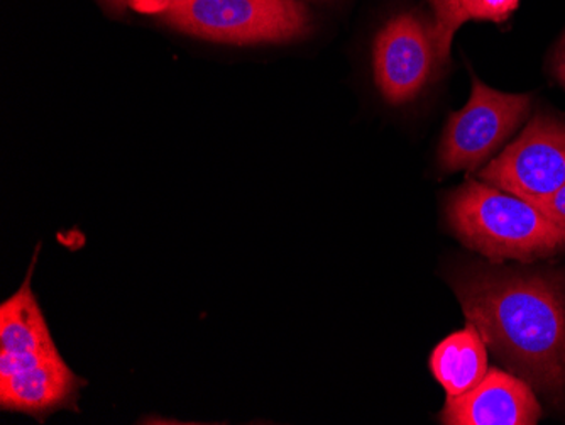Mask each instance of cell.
I'll list each match as a JSON object with an SVG mask.
<instances>
[{"mask_svg": "<svg viewBox=\"0 0 565 425\" xmlns=\"http://www.w3.org/2000/svg\"><path fill=\"white\" fill-rule=\"evenodd\" d=\"M468 323L526 383L565 392V280L544 272L472 266L454 273Z\"/></svg>", "mask_w": 565, "mask_h": 425, "instance_id": "obj_1", "label": "cell"}, {"mask_svg": "<svg viewBox=\"0 0 565 425\" xmlns=\"http://www.w3.org/2000/svg\"><path fill=\"white\" fill-rule=\"evenodd\" d=\"M33 266L0 307V407L44 418L76 408L85 382L70 370L51 338L31 290Z\"/></svg>", "mask_w": 565, "mask_h": 425, "instance_id": "obj_2", "label": "cell"}, {"mask_svg": "<svg viewBox=\"0 0 565 425\" xmlns=\"http://www.w3.org/2000/svg\"><path fill=\"white\" fill-rule=\"evenodd\" d=\"M447 219L462 243L491 262H532L565 249V231L535 205L490 183L469 180L447 202Z\"/></svg>", "mask_w": 565, "mask_h": 425, "instance_id": "obj_3", "label": "cell"}, {"mask_svg": "<svg viewBox=\"0 0 565 425\" xmlns=\"http://www.w3.org/2000/svg\"><path fill=\"white\" fill-rule=\"evenodd\" d=\"M161 18L190 36L227 44L285 43L310 30L298 0H180Z\"/></svg>", "mask_w": 565, "mask_h": 425, "instance_id": "obj_4", "label": "cell"}, {"mask_svg": "<svg viewBox=\"0 0 565 425\" xmlns=\"http://www.w3.org/2000/svg\"><path fill=\"white\" fill-rule=\"evenodd\" d=\"M530 103V95L504 94L475 78L468 104L447 123L440 167L446 171L476 170L519 128Z\"/></svg>", "mask_w": 565, "mask_h": 425, "instance_id": "obj_5", "label": "cell"}, {"mask_svg": "<svg viewBox=\"0 0 565 425\" xmlns=\"http://www.w3.org/2000/svg\"><path fill=\"white\" fill-rule=\"evenodd\" d=\"M481 179L530 204L547 199L565 183V120L541 114L494 158Z\"/></svg>", "mask_w": 565, "mask_h": 425, "instance_id": "obj_6", "label": "cell"}, {"mask_svg": "<svg viewBox=\"0 0 565 425\" xmlns=\"http://www.w3.org/2000/svg\"><path fill=\"white\" fill-rule=\"evenodd\" d=\"M374 81L390 104L414 100L440 65L431 30L415 15L402 14L374 41Z\"/></svg>", "mask_w": 565, "mask_h": 425, "instance_id": "obj_7", "label": "cell"}, {"mask_svg": "<svg viewBox=\"0 0 565 425\" xmlns=\"http://www.w3.org/2000/svg\"><path fill=\"white\" fill-rule=\"evenodd\" d=\"M542 408L529 383L501 370H490L466 395L447 399L443 412L449 425H533Z\"/></svg>", "mask_w": 565, "mask_h": 425, "instance_id": "obj_8", "label": "cell"}, {"mask_svg": "<svg viewBox=\"0 0 565 425\" xmlns=\"http://www.w3.org/2000/svg\"><path fill=\"white\" fill-rule=\"evenodd\" d=\"M430 368L437 382L446 390L447 399L466 395L488 373L484 339L472 323H468V328L454 332L434 349Z\"/></svg>", "mask_w": 565, "mask_h": 425, "instance_id": "obj_9", "label": "cell"}, {"mask_svg": "<svg viewBox=\"0 0 565 425\" xmlns=\"http://www.w3.org/2000/svg\"><path fill=\"white\" fill-rule=\"evenodd\" d=\"M431 8L435 12L431 38H434L435 50H437V59L443 65L449 60L454 34L468 21V18H466L465 9L460 6V0H431Z\"/></svg>", "mask_w": 565, "mask_h": 425, "instance_id": "obj_10", "label": "cell"}, {"mask_svg": "<svg viewBox=\"0 0 565 425\" xmlns=\"http://www.w3.org/2000/svg\"><path fill=\"white\" fill-rule=\"evenodd\" d=\"M520 0H465V9L468 19H481V21H503L511 12L515 11Z\"/></svg>", "mask_w": 565, "mask_h": 425, "instance_id": "obj_11", "label": "cell"}, {"mask_svg": "<svg viewBox=\"0 0 565 425\" xmlns=\"http://www.w3.org/2000/svg\"><path fill=\"white\" fill-rule=\"evenodd\" d=\"M120 9H131L139 14L163 15L180 0H107Z\"/></svg>", "mask_w": 565, "mask_h": 425, "instance_id": "obj_12", "label": "cell"}, {"mask_svg": "<svg viewBox=\"0 0 565 425\" xmlns=\"http://www.w3.org/2000/svg\"><path fill=\"white\" fill-rule=\"evenodd\" d=\"M533 205L565 231V183L557 192L552 193L547 199L539 200Z\"/></svg>", "mask_w": 565, "mask_h": 425, "instance_id": "obj_13", "label": "cell"}, {"mask_svg": "<svg viewBox=\"0 0 565 425\" xmlns=\"http://www.w3.org/2000/svg\"><path fill=\"white\" fill-rule=\"evenodd\" d=\"M552 68H554V75L557 77V81L565 87V34L558 46L555 47L554 65H552Z\"/></svg>", "mask_w": 565, "mask_h": 425, "instance_id": "obj_14", "label": "cell"}, {"mask_svg": "<svg viewBox=\"0 0 565 425\" xmlns=\"http://www.w3.org/2000/svg\"><path fill=\"white\" fill-rule=\"evenodd\" d=\"M462 2H465V0H460V6H462ZM466 14V12H465ZM466 18H468V15H466Z\"/></svg>", "mask_w": 565, "mask_h": 425, "instance_id": "obj_15", "label": "cell"}]
</instances>
